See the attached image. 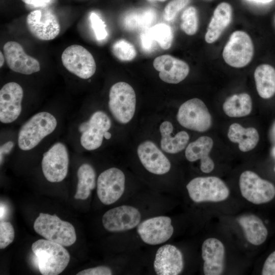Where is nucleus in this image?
<instances>
[{
  "label": "nucleus",
  "instance_id": "2f4dec72",
  "mask_svg": "<svg viewBox=\"0 0 275 275\" xmlns=\"http://www.w3.org/2000/svg\"><path fill=\"white\" fill-rule=\"evenodd\" d=\"M198 25L199 19L197 9L193 6L187 7L181 15V29L185 34L191 36L196 33Z\"/></svg>",
  "mask_w": 275,
  "mask_h": 275
},
{
  "label": "nucleus",
  "instance_id": "4be33fe9",
  "mask_svg": "<svg viewBox=\"0 0 275 275\" xmlns=\"http://www.w3.org/2000/svg\"><path fill=\"white\" fill-rule=\"evenodd\" d=\"M213 146V141L211 138L200 136L187 145L185 151V157L190 162L200 159L201 171L209 173L214 168V163L209 155Z\"/></svg>",
  "mask_w": 275,
  "mask_h": 275
},
{
  "label": "nucleus",
  "instance_id": "f3484780",
  "mask_svg": "<svg viewBox=\"0 0 275 275\" xmlns=\"http://www.w3.org/2000/svg\"><path fill=\"white\" fill-rule=\"evenodd\" d=\"M6 63L12 71L25 75H30L40 70L39 61L28 55L18 42L10 41L3 46Z\"/></svg>",
  "mask_w": 275,
  "mask_h": 275
},
{
  "label": "nucleus",
  "instance_id": "20e7f679",
  "mask_svg": "<svg viewBox=\"0 0 275 275\" xmlns=\"http://www.w3.org/2000/svg\"><path fill=\"white\" fill-rule=\"evenodd\" d=\"M108 107L118 122H129L134 116L136 108V95L133 88L123 81L113 85L109 92Z\"/></svg>",
  "mask_w": 275,
  "mask_h": 275
},
{
  "label": "nucleus",
  "instance_id": "1a4fd4ad",
  "mask_svg": "<svg viewBox=\"0 0 275 275\" xmlns=\"http://www.w3.org/2000/svg\"><path fill=\"white\" fill-rule=\"evenodd\" d=\"M112 122L107 115L101 111L94 112L90 119L80 124L81 145L87 150H94L102 145L105 133L111 127Z\"/></svg>",
  "mask_w": 275,
  "mask_h": 275
},
{
  "label": "nucleus",
  "instance_id": "473e14b6",
  "mask_svg": "<svg viewBox=\"0 0 275 275\" xmlns=\"http://www.w3.org/2000/svg\"><path fill=\"white\" fill-rule=\"evenodd\" d=\"M112 49L113 54L121 61H131L136 56V51L134 46L124 39L116 41L113 44Z\"/></svg>",
  "mask_w": 275,
  "mask_h": 275
},
{
  "label": "nucleus",
  "instance_id": "9b49d317",
  "mask_svg": "<svg viewBox=\"0 0 275 275\" xmlns=\"http://www.w3.org/2000/svg\"><path fill=\"white\" fill-rule=\"evenodd\" d=\"M69 161L66 146L61 142L55 143L42 159V172L46 180L50 182L63 181L68 173Z\"/></svg>",
  "mask_w": 275,
  "mask_h": 275
},
{
  "label": "nucleus",
  "instance_id": "09e8293b",
  "mask_svg": "<svg viewBox=\"0 0 275 275\" xmlns=\"http://www.w3.org/2000/svg\"><path fill=\"white\" fill-rule=\"evenodd\" d=\"M205 1H212V0H205Z\"/></svg>",
  "mask_w": 275,
  "mask_h": 275
},
{
  "label": "nucleus",
  "instance_id": "bb28decb",
  "mask_svg": "<svg viewBox=\"0 0 275 275\" xmlns=\"http://www.w3.org/2000/svg\"><path fill=\"white\" fill-rule=\"evenodd\" d=\"M254 75L259 96L265 100L272 98L275 95V68L269 64H261Z\"/></svg>",
  "mask_w": 275,
  "mask_h": 275
},
{
  "label": "nucleus",
  "instance_id": "f03ea898",
  "mask_svg": "<svg viewBox=\"0 0 275 275\" xmlns=\"http://www.w3.org/2000/svg\"><path fill=\"white\" fill-rule=\"evenodd\" d=\"M57 121L51 114L42 112L32 116L21 127L18 135V145L23 151L37 146L56 129Z\"/></svg>",
  "mask_w": 275,
  "mask_h": 275
},
{
  "label": "nucleus",
  "instance_id": "49530a36",
  "mask_svg": "<svg viewBox=\"0 0 275 275\" xmlns=\"http://www.w3.org/2000/svg\"><path fill=\"white\" fill-rule=\"evenodd\" d=\"M271 154L273 156V157L275 158V146H274L271 149ZM274 170L275 171V167L274 168Z\"/></svg>",
  "mask_w": 275,
  "mask_h": 275
},
{
  "label": "nucleus",
  "instance_id": "393cba45",
  "mask_svg": "<svg viewBox=\"0 0 275 275\" xmlns=\"http://www.w3.org/2000/svg\"><path fill=\"white\" fill-rule=\"evenodd\" d=\"M237 221L244 231L246 240L250 243L259 245L266 240L268 231L259 217L252 214H244L239 216Z\"/></svg>",
  "mask_w": 275,
  "mask_h": 275
},
{
  "label": "nucleus",
  "instance_id": "ddd939ff",
  "mask_svg": "<svg viewBox=\"0 0 275 275\" xmlns=\"http://www.w3.org/2000/svg\"><path fill=\"white\" fill-rule=\"evenodd\" d=\"M26 24L31 34L42 41L52 40L60 32V25L57 16L49 10L32 11L26 17Z\"/></svg>",
  "mask_w": 275,
  "mask_h": 275
},
{
  "label": "nucleus",
  "instance_id": "37998d69",
  "mask_svg": "<svg viewBox=\"0 0 275 275\" xmlns=\"http://www.w3.org/2000/svg\"><path fill=\"white\" fill-rule=\"evenodd\" d=\"M5 58L2 52H0V67H2L5 62Z\"/></svg>",
  "mask_w": 275,
  "mask_h": 275
},
{
  "label": "nucleus",
  "instance_id": "cd10ccee",
  "mask_svg": "<svg viewBox=\"0 0 275 275\" xmlns=\"http://www.w3.org/2000/svg\"><path fill=\"white\" fill-rule=\"evenodd\" d=\"M156 18L155 10L146 8L129 11L122 19L124 29L129 31H144L151 27Z\"/></svg>",
  "mask_w": 275,
  "mask_h": 275
},
{
  "label": "nucleus",
  "instance_id": "aec40b11",
  "mask_svg": "<svg viewBox=\"0 0 275 275\" xmlns=\"http://www.w3.org/2000/svg\"><path fill=\"white\" fill-rule=\"evenodd\" d=\"M163 81L176 84L184 80L189 72L188 65L183 61L171 55L164 54L156 58L153 63Z\"/></svg>",
  "mask_w": 275,
  "mask_h": 275
},
{
  "label": "nucleus",
  "instance_id": "c03bdc74",
  "mask_svg": "<svg viewBox=\"0 0 275 275\" xmlns=\"http://www.w3.org/2000/svg\"><path fill=\"white\" fill-rule=\"evenodd\" d=\"M271 135L272 137V139L275 142V123H274L273 125L272 126V128L271 129Z\"/></svg>",
  "mask_w": 275,
  "mask_h": 275
},
{
  "label": "nucleus",
  "instance_id": "7c9ffc66",
  "mask_svg": "<svg viewBox=\"0 0 275 275\" xmlns=\"http://www.w3.org/2000/svg\"><path fill=\"white\" fill-rule=\"evenodd\" d=\"M154 41L163 49H169L173 42V33L171 28L165 23H158L149 28Z\"/></svg>",
  "mask_w": 275,
  "mask_h": 275
},
{
  "label": "nucleus",
  "instance_id": "dca6fc26",
  "mask_svg": "<svg viewBox=\"0 0 275 275\" xmlns=\"http://www.w3.org/2000/svg\"><path fill=\"white\" fill-rule=\"evenodd\" d=\"M23 91L15 82H10L0 90V121L8 124L15 121L21 114Z\"/></svg>",
  "mask_w": 275,
  "mask_h": 275
},
{
  "label": "nucleus",
  "instance_id": "9d476101",
  "mask_svg": "<svg viewBox=\"0 0 275 275\" xmlns=\"http://www.w3.org/2000/svg\"><path fill=\"white\" fill-rule=\"evenodd\" d=\"M61 60L68 71L80 78L88 79L96 71V63L92 54L81 45L67 47L62 54Z\"/></svg>",
  "mask_w": 275,
  "mask_h": 275
},
{
  "label": "nucleus",
  "instance_id": "de8ad7c7",
  "mask_svg": "<svg viewBox=\"0 0 275 275\" xmlns=\"http://www.w3.org/2000/svg\"><path fill=\"white\" fill-rule=\"evenodd\" d=\"M148 1H161V2H164L166 0H148Z\"/></svg>",
  "mask_w": 275,
  "mask_h": 275
},
{
  "label": "nucleus",
  "instance_id": "c756f323",
  "mask_svg": "<svg viewBox=\"0 0 275 275\" xmlns=\"http://www.w3.org/2000/svg\"><path fill=\"white\" fill-rule=\"evenodd\" d=\"M78 183L75 199L86 200L96 186V173L94 168L88 163L82 164L77 173Z\"/></svg>",
  "mask_w": 275,
  "mask_h": 275
},
{
  "label": "nucleus",
  "instance_id": "412c9836",
  "mask_svg": "<svg viewBox=\"0 0 275 275\" xmlns=\"http://www.w3.org/2000/svg\"><path fill=\"white\" fill-rule=\"evenodd\" d=\"M202 257L204 274L219 275L223 272L225 247L221 241L215 238L206 239L202 245Z\"/></svg>",
  "mask_w": 275,
  "mask_h": 275
},
{
  "label": "nucleus",
  "instance_id": "72a5a7b5",
  "mask_svg": "<svg viewBox=\"0 0 275 275\" xmlns=\"http://www.w3.org/2000/svg\"><path fill=\"white\" fill-rule=\"evenodd\" d=\"M190 0H172L164 8L163 16L164 19L170 21L174 20L178 13L184 8Z\"/></svg>",
  "mask_w": 275,
  "mask_h": 275
},
{
  "label": "nucleus",
  "instance_id": "5701e85b",
  "mask_svg": "<svg viewBox=\"0 0 275 275\" xmlns=\"http://www.w3.org/2000/svg\"><path fill=\"white\" fill-rule=\"evenodd\" d=\"M232 8L226 2L218 4L215 9L205 36V41L212 43L221 36L231 22Z\"/></svg>",
  "mask_w": 275,
  "mask_h": 275
},
{
  "label": "nucleus",
  "instance_id": "39448f33",
  "mask_svg": "<svg viewBox=\"0 0 275 275\" xmlns=\"http://www.w3.org/2000/svg\"><path fill=\"white\" fill-rule=\"evenodd\" d=\"M186 189L190 198L196 203L223 201L230 193L225 183L215 176L195 178L187 184Z\"/></svg>",
  "mask_w": 275,
  "mask_h": 275
},
{
  "label": "nucleus",
  "instance_id": "a211bd4d",
  "mask_svg": "<svg viewBox=\"0 0 275 275\" xmlns=\"http://www.w3.org/2000/svg\"><path fill=\"white\" fill-rule=\"evenodd\" d=\"M137 152L142 164L149 172L163 175L170 170V160L153 142H142L138 146Z\"/></svg>",
  "mask_w": 275,
  "mask_h": 275
},
{
  "label": "nucleus",
  "instance_id": "ea45409f",
  "mask_svg": "<svg viewBox=\"0 0 275 275\" xmlns=\"http://www.w3.org/2000/svg\"><path fill=\"white\" fill-rule=\"evenodd\" d=\"M14 143L12 141L5 143L1 146L0 148V158L1 162L3 161L5 155L8 154L12 149Z\"/></svg>",
  "mask_w": 275,
  "mask_h": 275
},
{
  "label": "nucleus",
  "instance_id": "4468645a",
  "mask_svg": "<svg viewBox=\"0 0 275 275\" xmlns=\"http://www.w3.org/2000/svg\"><path fill=\"white\" fill-rule=\"evenodd\" d=\"M137 232L144 242L157 245L169 240L173 234L174 228L170 217L159 216L150 218L139 224Z\"/></svg>",
  "mask_w": 275,
  "mask_h": 275
},
{
  "label": "nucleus",
  "instance_id": "c9c22d12",
  "mask_svg": "<svg viewBox=\"0 0 275 275\" xmlns=\"http://www.w3.org/2000/svg\"><path fill=\"white\" fill-rule=\"evenodd\" d=\"M90 19L97 40L101 41L105 39L107 32L104 22L95 13L90 14Z\"/></svg>",
  "mask_w": 275,
  "mask_h": 275
},
{
  "label": "nucleus",
  "instance_id": "b1692460",
  "mask_svg": "<svg viewBox=\"0 0 275 275\" xmlns=\"http://www.w3.org/2000/svg\"><path fill=\"white\" fill-rule=\"evenodd\" d=\"M161 134L160 147L164 152L177 153L183 150L187 146L189 140L188 134L185 131H181L172 136L173 126L171 122L166 121L160 125Z\"/></svg>",
  "mask_w": 275,
  "mask_h": 275
},
{
  "label": "nucleus",
  "instance_id": "a19ab883",
  "mask_svg": "<svg viewBox=\"0 0 275 275\" xmlns=\"http://www.w3.org/2000/svg\"><path fill=\"white\" fill-rule=\"evenodd\" d=\"M50 1V0H38V2L33 6L37 7L45 6L49 3Z\"/></svg>",
  "mask_w": 275,
  "mask_h": 275
},
{
  "label": "nucleus",
  "instance_id": "423d86ee",
  "mask_svg": "<svg viewBox=\"0 0 275 275\" xmlns=\"http://www.w3.org/2000/svg\"><path fill=\"white\" fill-rule=\"evenodd\" d=\"M177 120L183 127L189 130L205 132L212 125L211 116L204 102L194 98L182 103L179 108Z\"/></svg>",
  "mask_w": 275,
  "mask_h": 275
},
{
  "label": "nucleus",
  "instance_id": "a878e982",
  "mask_svg": "<svg viewBox=\"0 0 275 275\" xmlns=\"http://www.w3.org/2000/svg\"><path fill=\"white\" fill-rule=\"evenodd\" d=\"M227 135L231 142L238 144L239 150L243 152L254 149L260 140L257 129L254 127L244 128L236 123L229 126Z\"/></svg>",
  "mask_w": 275,
  "mask_h": 275
},
{
  "label": "nucleus",
  "instance_id": "e433bc0d",
  "mask_svg": "<svg viewBox=\"0 0 275 275\" xmlns=\"http://www.w3.org/2000/svg\"><path fill=\"white\" fill-rule=\"evenodd\" d=\"M140 43L143 50L148 53L152 52L157 44L152 38L149 28L143 31L140 36Z\"/></svg>",
  "mask_w": 275,
  "mask_h": 275
},
{
  "label": "nucleus",
  "instance_id": "6e6552de",
  "mask_svg": "<svg viewBox=\"0 0 275 275\" xmlns=\"http://www.w3.org/2000/svg\"><path fill=\"white\" fill-rule=\"evenodd\" d=\"M239 184L242 197L254 204L267 203L275 196L274 185L251 171L241 174Z\"/></svg>",
  "mask_w": 275,
  "mask_h": 275
},
{
  "label": "nucleus",
  "instance_id": "7ed1b4c3",
  "mask_svg": "<svg viewBox=\"0 0 275 275\" xmlns=\"http://www.w3.org/2000/svg\"><path fill=\"white\" fill-rule=\"evenodd\" d=\"M36 232L46 239L64 246L72 245L76 240L74 227L56 214L40 213L34 224Z\"/></svg>",
  "mask_w": 275,
  "mask_h": 275
},
{
  "label": "nucleus",
  "instance_id": "f257e3e1",
  "mask_svg": "<svg viewBox=\"0 0 275 275\" xmlns=\"http://www.w3.org/2000/svg\"><path fill=\"white\" fill-rule=\"evenodd\" d=\"M32 250L37 258L39 270L43 275L61 273L70 261L69 253L64 246L47 239L35 241Z\"/></svg>",
  "mask_w": 275,
  "mask_h": 275
},
{
  "label": "nucleus",
  "instance_id": "4c0bfd02",
  "mask_svg": "<svg viewBox=\"0 0 275 275\" xmlns=\"http://www.w3.org/2000/svg\"><path fill=\"white\" fill-rule=\"evenodd\" d=\"M112 271L110 268L105 266H99L86 269L78 272L77 275H111Z\"/></svg>",
  "mask_w": 275,
  "mask_h": 275
},
{
  "label": "nucleus",
  "instance_id": "0eeeda50",
  "mask_svg": "<svg viewBox=\"0 0 275 275\" xmlns=\"http://www.w3.org/2000/svg\"><path fill=\"white\" fill-rule=\"evenodd\" d=\"M253 54L252 40L246 33L241 31L231 34L223 51L225 62L235 68H241L248 65Z\"/></svg>",
  "mask_w": 275,
  "mask_h": 275
},
{
  "label": "nucleus",
  "instance_id": "f8f14e48",
  "mask_svg": "<svg viewBox=\"0 0 275 275\" xmlns=\"http://www.w3.org/2000/svg\"><path fill=\"white\" fill-rule=\"evenodd\" d=\"M125 177L117 168H111L102 172L97 181V193L100 201L105 205H111L118 200L125 190Z\"/></svg>",
  "mask_w": 275,
  "mask_h": 275
},
{
  "label": "nucleus",
  "instance_id": "6ab92c4d",
  "mask_svg": "<svg viewBox=\"0 0 275 275\" xmlns=\"http://www.w3.org/2000/svg\"><path fill=\"white\" fill-rule=\"evenodd\" d=\"M183 267L182 254L175 246L167 244L157 251L154 261V268L157 274H179Z\"/></svg>",
  "mask_w": 275,
  "mask_h": 275
},
{
  "label": "nucleus",
  "instance_id": "58836bf2",
  "mask_svg": "<svg viewBox=\"0 0 275 275\" xmlns=\"http://www.w3.org/2000/svg\"><path fill=\"white\" fill-rule=\"evenodd\" d=\"M263 275H275V251L266 259L262 270Z\"/></svg>",
  "mask_w": 275,
  "mask_h": 275
},
{
  "label": "nucleus",
  "instance_id": "f704fd0d",
  "mask_svg": "<svg viewBox=\"0 0 275 275\" xmlns=\"http://www.w3.org/2000/svg\"><path fill=\"white\" fill-rule=\"evenodd\" d=\"M15 237L14 229L8 222L0 224V249H4L11 244Z\"/></svg>",
  "mask_w": 275,
  "mask_h": 275
},
{
  "label": "nucleus",
  "instance_id": "c85d7f7f",
  "mask_svg": "<svg viewBox=\"0 0 275 275\" xmlns=\"http://www.w3.org/2000/svg\"><path fill=\"white\" fill-rule=\"evenodd\" d=\"M252 100L247 93L234 94L228 97L223 105L226 115L230 117L239 118L249 115L252 110Z\"/></svg>",
  "mask_w": 275,
  "mask_h": 275
},
{
  "label": "nucleus",
  "instance_id": "a18cd8bd",
  "mask_svg": "<svg viewBox=\"0 0 275 275\" xmlns=\"http://www.w3.org/2000/svg\"><path fill=\"white\" fill-rule=\"evenodd\" d=\"M251 1H254L258 3H267L271 2L272 0H249Z\"/></svg>",
  "mask_w": 275,
  "mask_h": 275
},
{
  "label": "nucleus",
  "instance_id": "79ce46f5",
  "mask_svg": "<svg viewBox=\"0 0 275 275\" xmlns=\"http://www.w3.org/2000/svg\"><path fill=\"white\" fill-rule=\"evenodd\" d=\"M25 4L29 5L34 6L35 5L38 1V0H21Z\"/></svg>",
  "mask_w": 275,
  "mask_h": 275
},
{
  "label": "nucleus",
  "instance_id": "2eb2a0df",
  "mask_svg": "<svg viewBox=\"0 0 275 275\" xmlns=\"http://www.w3.org/2000/svg\"><path fill=\"white\" fill-rule=\"evenodd\" d=\"M141 219L138 209L132 206L122 205L106 211L102 217V224L108 231L122 232L135 228Z\"/></svg>",
  "mask_w": 275,
  "mask_h": 275
}]
</instances>
